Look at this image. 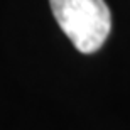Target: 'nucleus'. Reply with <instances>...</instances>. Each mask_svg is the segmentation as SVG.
Instances as JSON below:
<instances>
[{
  "label": "nucleus",
  "instance_id": "nucleus-1",
  "mask_svg": "<svg viewBox=\"0 0 130 130\" xmlns=\"http://www.w3.org/2000/svg\"><path fill=\"white\" fill-rule=\"evenodd\" d=\"M54 19L74 47L91 54L103 46L111 29L105 0H49Z\"/></svg>",
  "mask_w": 130,
  "mask_h": 130
}]
</instances>
